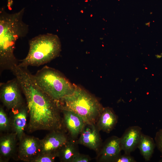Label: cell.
<instances>
[{
	"label": "cell",
	"instance_id": "6",
	"mask_svg": "<svg viewBox=\"0 0 162 162\" xmlns=\"http://www.w3.org/2000/svg\"><path fill=\"white\" fill-rule=\"evenodd\" d=\"M22 90L16 78L0 85V97L3 105L8 110H15L23 105Z\"/></svg>",
	"mask_w": 162,
	"mask_h": 162
},
{
	"label": "cell",
	"instance_id": "7",
	"mask_svg": "<svg viewBox=\"0 0 162 162\" xmlns=\"http://www.w3.org/2000/svg\"><path fill=\"white\" fill-rule=\"evenodd\" d=\"M40 153V140L33 136L26 135L19 141L17 149L18 160L32 162Z\"/></svg>",
	"mask_w": 162,
	"mask_h": 162
},
{
	"label": "cell",
	"instance_id": "17",
	"mask_svg": "<svg viewBox=\"0 0 162 162\" xmlns=\"http://www.w3.org/2000/svg\"><path fill=\"white\" fill-rule=\"evenodd\" d=\"M78 152L74 141L68 140L58 151V157L62 162H72L74 157Z\"/></svg>",
	"mask_w": 162,
	"mask_h": 162
},
{
	"label": "cell",
	"instance_id": "24",
	"mask_svg": "<svg viewBox=\"0 0 162 162\" xmlns=\"http://www.w3.org/2000/svg\"><path fill=\"white\" fill-rule=\"evenodd\" d=\"M150 23L149 22L146 23L145 24L146 26H149L150 25Z\"/></svg>",
	"mask_w": 162,
	"mask_h": 162
},
{
	"label": "cell",
	"instance_id": "22",
	"mask_svg": "<svg viewBox=\"0 0 162 162\" xmlns=\"http://www.w3.org/2000/svg\"><path fill=\"white\" fill-rule=\"evenodd\" d=\"M90 160L87 155L77 153L74 157L72 162H88Z\"/></svg>",
	"mask_w": 162,
	"mask_h": 162
},
{
	"label": "cell",
	"instance_id": "9",
	"mask_svg": "<svg viewBox=\"0 0 162 162\" xmlns=\"http://www.w3.org/2000/svg\"><path fill=\"white\" fill-rule=\"evenodd\" d=\"M142 133V128L138 126L130 127L120 138L122 150L124 153L130 154L137 148Z\"/></svg>",
	"mask_w": 162,
	"mask_h": 162
},
{
	"label": "cell",
	"instance_id": "3",
	"mask_svg": "<svg viewBox=\"0 0 162 162\" xmlns=\"http://www.w3.org/2000/svg\"><path fill=\"white\" fill-rule=\"evenodd\" d=\"M29 49L26 57L18 65L27 68L38 66L47 63L58 56L61 44L58 36L51 33L39 35L30 40Z\"/></svg>",
	"mask_w": 162,
	"mask_h": 162
},
{
	"label": "cell",
	"instance_id": "2",
	"mask_svg": "<svg viewBox=\"0 0 162 162\" xmlns=\"http://www.w3.org/2000/svg\"><path fill=\"white\" fill-rule=\"evenodd\" d=\"M25 8L18 12L9 13L4 8L0 11V66L2 70H10L18 64L14 51L16 43L20 38L25 37L28 26L23 21Z\"/></svg>",
	"mask_w": 162,
	"mask_h": 162
},
{
	"label": "cell",
	"instance_id": "20",
	"mask_svg": "<svg viewBox=\"0 0 162 162\" xmlns=\"http://www.w3.org/2000/svg\"><path fill=\"white\" fill-rule=\"evenodd\" d=\"M134 158L130 155V154L124 153L121 154L114 160V162H136Z\"/></svg>",
	"mask_w": 162,
	"mask_h": 162
},
{
	"label": "cell",
	"instance_id": "5",
	"mask_svg": "<svg viewBox=\"0 0 162 162\" xmlns=\"http://www.w3.org/2000/svg\"><path fill=\"white\" fill-rule=\"evenodd\" d=\"M38 86L52 99L56 101L71 94L75 86L55 69L46 66L33 75Z\"/></svg>",
	"mask_w": 162,
	"mask_h": 162
},
{
	"label": "cell",
	"instance_id": "11",
	"mask_svg": "<svg viewBox=\"0 0 162 162\" xmlns=\"http://www.w3.org/2000/svg\"><path fill=\"white\" fill-rule=\"evenodd\" d=\"M122 150L120 138L112 136L105 142L99 154V160L100 162H114L121 154Z\"/></svg>",
	"mask_w": 162,
	"mask_h": 162
},
{
	"label": "cell",
	"instance_id": "21",
	"mask_svg": "<svg viewBox=\"0 0 162 162\" xmlns=\"http://www.w3.org/2000/svg\"><path fill=\"white\" fill-rule=\"evenodd\" d=\"M154 141L156 146L162 155V129H160L156 133Z\"/></svg>",
	"mask_w": 162,
	"mask_h": 162
},
{
	"label": "cell",
	"instance_id": "12",
	"mask_svg": "<svg viewBox=\"0 0 162 162\" xmlns=\"http://www.w3.org/2000/svg\"><path fill=\"white\" fill-rule=\"evenodd\" d=\"M63 123L72 137H77L80 134L85 123L82 117L76 113L69 110H61Z\"/></svg>",
	"mask_w": 162,
	"mask_h": 162
},
{
	"label": "cell",
	"instance_id": "19",
	"mask_svg": "<svg viewBox=\"0 0 162 162\" xmlns=\"http://www.w3.org/2000/svg\"><path fill=\"white\" fill-rule=\"evenodd\" d=\"M58 155L56 154L40 153L32 162H53Z\"/></svg>",
	"mask_w": 162,
	"mask_h": 162
},
{
	"label": "cell",
	"instance_id": "16",
	"mask_svg": "<svg viewBox=\"0 0 162 162\" xmlns=\"http://www.w3.org/2000/svg\"><path fill=\"white\" fill-rule=\"evenodd\" d=\"M155 146V141L152 137L142 134L137 148L146 161L150 160Z\"/></svg>",
	"mask_w": 162,
	"mask_h": 162
},
{
	"label": "cell",
	"instance_id": "18",
	"mask_svg": "<svg viewBox=\"0 0 162 162\" xmlns=\"http://www.w3.org/2000/svg\"><path fill=\"white\" fill-rule=\"evenodd\" d=\"M10 120L3 108H0V130L6 131L9 130L11 126Z\"/></svg>",
	"mask_w": 162,
	"mask_h": 162
},
{
	"label": "cell",
	"instance_id": "23",
	"mask_svg": "<svg viewBox=\"0 0 162 162\" xmlns=\"http://www.w3.org/2000/svg\"><path fill=\"white\" fill-rule=\"evenodd\" d=\"M13 2L12 0H8V8L10 7L11 5Z\"/></svg>",
	"mask_w": 162,
	"mask_h": 162
},
{
	"label": "cell",
	"instance_id": "14",
	"mask_svg": "<svg viewBox=\"0 0 162 162\" xmlns=\"http://www.w3.org/2000/svg\"><path fill=\"white\" fill-rule=\"evenodd\" d=\"M16 134L14 132L7 134L0 138V161L7 162L15 153Z\"/></svg>",
	"mask_w": 162,
	"mask_h": 162
},
{
	"label": "cell",
	"instance_id": "10",
	"mask_svg": "<svg viewBox=\"0 0 162 162\" xmlns=\"http://www.w3.org/2000/svg\"><path fill=\"white\" fill-rule=\"evenodd\" d=\"M98 131L95 124L85 123L80 133L78 143L97 151L101 142Z\"/></svg>",
	"mask_w": 162,
	"mask_h": 162
},
{
	"label": "cell",
	"instance_id": "13",
	"mask_svg": "<svg viewBox=\"0 0 162 162\" xmlns=\"http://www.w3.org/2000/svg\"><path fill=\"white\" fill-rule=\"evenodd\" d=\"M11 111L12 116L11 125L19 141L25 135L24 132L27 125L28 109L26 106L23 105L19 109Z\"/></svg>",
	"mask_w": 162,
	"mask_h": 162
},
{
	"label": "cell",
	"instance_id": "1",
	"mask_svg": "<svg viewBox=\"0 0 162 162\" xmlns=\"http://www.w3.org/2000/svg\"><path fill=\"white\" fill-rule=\"evenodd\" d=\"M14 74L26 98L29 118L28 131L61 130L63 119L57 102L40 89L27 68H18Z\"/></svg>",
	"mask_w": 162,
	"mask_h": 162
},
{
	"label": "cell",
	"instance_id": "8",
	"mask_svg": "<svg viewBox=\"0 0 162 162\" xmlns=\"http://www.w3.org/2000/svg\"><path fill=\"white\" fill-rule=\"evenodd\" d=\"M68 140L66 135L61 130L50 131L40 140V153L56 154Z\"/></svg>",
	"mask_w": 162,
	"mask_h": 162
},
{
	"label": "cell",
	"instance_id": "4",
	"mask_svg": "<svg viewBox=\"0 0 162 162\" xmlns=\"http://www.w3.org/2000/svg\"><path fill=\"white\" fill-rule=\"evenodd\" d=\"M57 102L61 110L73 112L82 117L85 123L94 124L104 108L94 97L76 86L72 93Z\"/></svg>",
	"mask_w": 162,
	"mask_h": 162
},
{
	"label": "cell",
	"instance_id": "15",
	"mask_svg": "<svg viewBox=\"0 0 162 162\" xmlns=\"http://www.w3.org/2000/svg\"><path fill=\"white\" fill-rule=\"evenodd\" d=\"M118 118L112 108L109 107L104 108L96 123V127L99 131L109 133L115 127Z\"/></svg>",
	"mask_w": 162,
	"mask_h": 162
}]
</instances>
